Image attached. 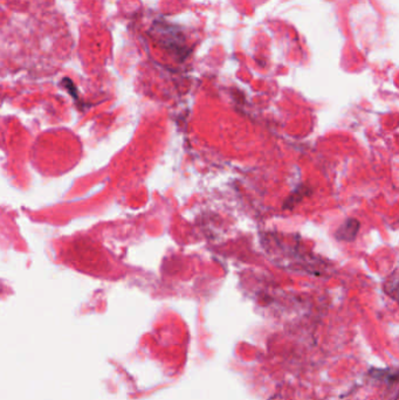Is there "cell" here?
<instances>
[{
	"instance_id": "1",
	"label": "cell",
	"mask_w": 399,
	"mask_h": 400,
	"mask_svg": "<svg viewBox=\"0 0 399 400\" xmlns=\"http://www.w3.org/2000/svg\"><path fill=\"white\" fill-rule=\"evenodd\" d=\"M358 230H359L358 221L355 219H349L345 221L340 228H338L336 237L340 239V240H344V241L354 240L355 237L358 233Z\"/></svg>"
}]
</instances>
